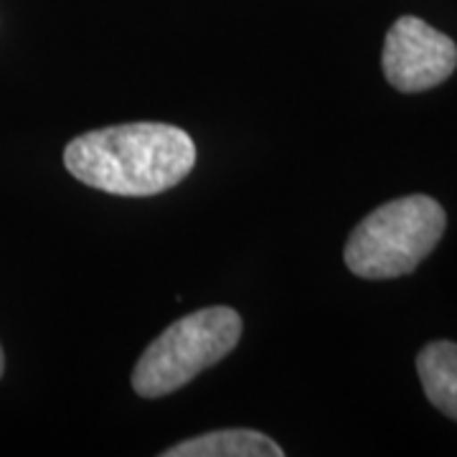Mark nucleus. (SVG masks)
<instances>
[{"label": "nucleus", "instance_id": "423d86ee", "mask_svg": "<svg viewBox=\"0 0 457 457\" xmlns=\"http://www.w3.org/2000/svg\"><path fill=\"white\" fill-rule=\"evenodd\" d=\"M417 374L432 407L457 422V343L435 341L417 356Z\"/></svg>", "mask_w": 457, "mask_h": 457}, {"label": "nucleus", "instance_id": "7ed1b4c3", "mask_svg": "<svg viewBox=\"0 0 457 457\" xmlns=\"http://www.w3.org/2000/svg\"><path fill=\"white\" fill-rule=\"evenodd\" d=\"M242 338V315L231 308H204L168 326L145 348L132 389L143 399L179 392L194 376L228 356Z\"/></svg>", "mask_w": 457, "mask_h": 457}, {"label": "nucleus", "instance_id": "f257e3e1", "mask_svg": "<svg viewBox=\"0 0 457 457\" xmlns=\"http://www.w3.org/2000/svg\"><path fill=\"white\" fill-rule=\"evenodd\" d=\"M196 163L191 135L163 122H132L74 137L66 170L89 188L114 196H155L179 186Z\"/></svg>", "mask_w": 457, "mask_h": 457}, {"label": "nucleus", "instance_id": "f03ea898", "mask_svg": "<svg viewBox=\"0 0 457 457\" xmlns=\"http://www.w3.org/2000/svg\"><path fill=\"white\" fill-rule=\"evenodd\" d=\"M447 216L435 198H394L351 231L345 264L363 279H394L414 272L445 234Z\"/></svg>", "mask_w": 457, "mask_h": 457}, {"label": "nucleus", "instance_id": "39448f33", "mask_svg": "<svg viewBox=\"0 0 457 457\" xmlns=\"http://www.w3.org/2000/svg\"><path fill=\"white\" fill-rule=\"evenodd\" d=\"M165 457H282L275 440L254 429H219L168 447Z\"/></svg>", "mask_w": 457, "mask_h": 457}, {"label": "nucleus", "instance_id": "20e7f679", "mask_svg": "<svg viewBox=\"0 0 457 457\" xmlns=\"http://www.w3.org/2000/svg\"><path fill=\"white\" fill-rule=\"evenodd\" d=\"M384 77L399 92H425L440 87L457 69V46L450 36L422 18L402 16L394 23L381 54Z\"/></svg>", "mask_w": 457, "mask_h": 457}, {"label": "nucleus", "instance_id": "0eeeda50", "mask_svg": "<svg viewBox=\"0 0 457 457\" xmlns=\"http://www.w3.org/2000/svg\"><path fill=\"white\" fill-rule=\"evenodd\" d=\"M3 369H5V359H3V348H0V376H3Z\"/></svg>", "mask_w": 457, "mask_h": 457}]
</instances>
